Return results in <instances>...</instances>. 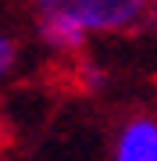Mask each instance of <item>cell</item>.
I'll use <instances>...</instances> for the list:
<instances>
[{
    "label": "cell",
    "mask_w": 157,
    "mask_h": 161,
    "mask_svg": "<svg viewBox=\"0 0 157 161\" xmlns=\"http://www.w3.org/2000/svg\"><path fill=\"white\" fill-rule=\"evenodd\" d=\"M36 14H68L89 36L93 32H132L146 25L154 0H32Z\"/></svg>",
    "instance_id": "obj_1"
},
{
    "label": "cell",
    "mask_w": 157,
    "mask_h": 161,
    "mask_svg": "<svg viewBox=\"0 0 157 161\" xmlns=\"http://www.w3.org/2000/svg\"><path fill=\"white\" fill-rule=\"evenodd\" d=\"M111 161H157V115H132L122 122Z\"/></svg>",
    "instance_id": "obj_2"
},
{
    "label": "cell",
    "mask_w": 157,
    "mask_h": 161,
    "mask_svg": "<svg viewBox=\"0 0 157 161\" xmlns=\"http://www.w3.org/2000/svg\"><path fill=\"white\" fill-rule=\"evenodd\" d=\"M36 32L57 54H79L89 43V32L79 22H71L68 14H36Z\"/></svg>",
    "instance_id": "obj_3"
},
{
    "label": "cell",
    "mask_w": 157,
    "mask_h": 161,
    "mask_svg": "<svg viewBox=\"0 0 157 161\" xmlns=\"http://www.w3.org/2000/svg\"><path fill=\"white\" fill-rule=\"evenodd\" d=\"M18 54H22L18 40H14V36H7V32H0V79H7V75L14 72Z\"/></svg>",
    "instance_id": "obj_4"
},
{
    "label": "cell",
    "mask_w": 157,
    "mask_h": 161,
    "mask_svg": "<svg viewBox=\"0 0 157 161\" xmlns=\"http://www.w3.org/2000/svg\"><path fill=\"white\" fill-rule=\"evenodd\" d=\"M82 79H86V86H89V90L104 86V72H100L97 64H82Z\"/></svg>",
    "instance_id": "obj_5"
},
{
    "label": "cell",
    "mask_w": 157,
    "mask_h": 161,
    "mask_svg": "<svg viewBox=\"0 0 157 161\" xmlns=\"http://www.w3.org/2000/svg\"><path fill=\"white\" fill-rule=\"evenodd\" d=\"M146 25H157V0L150 4V14H146Z\"/></svg>",
    "instance_id": "obj_6"
}]
</instances>
